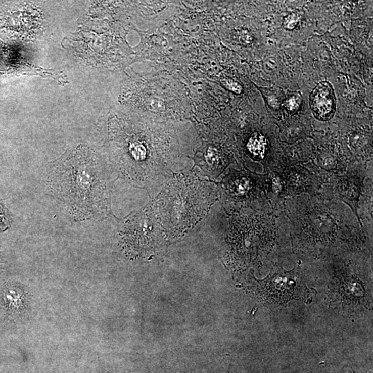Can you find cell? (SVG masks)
Returning <instances> with one entry per match:
<instances>
[{
    "instance_id": "6da1fadb",
    "label": "cell",
    "mask_w": 373,
    "mask_h": 373,
    "mask_svg": "<svg viewBox=\"0 0 373 373\" xmlns=\"http://www.w3.org/2000/svg\"><path fill=\"white\" fill-rule=\"evenodd\" d=\"M49 189L75 219H96L110 210L108 182L96 156L80 145L51 165Z\"/></svg>"
},
{
    "instance_id": "7a4b0ae2",
    "label": "cell",
    "mask_w": 373,
    "mask_h": 373,
    "mask_svg": "<svg viewBox=\"0 0 373 373\" xmlns=\"http://www.w3.org/2000/svg\"><path fill=\"white\" fill-rule=\"evenodd\" d=\"M209 186L190 176L169 182L156 203L164 228L173 235L181 233L206 214L212 202Z\"/></svg>"
},
{
    "instance_id": "3957f363",
    "label": "cell",
    "mask_w": 373,
    "mask_h": 373,
    "mask_svg": "<svg viewBox=\"0 0 373 373\" xmlns=\"http://www.w3.org/2000/svg\"><path fill=\"white\" fill-rule=\"evenodd\" d=\"M229 236L239 250L256 257L266 251L274 239L273 224L269 218L260 214H246L231 223Z\"/></svg>"
},
{
    "instance_id": "277c9868",
    "label": "cell",
    "mask_w": 373,
    "mask_h": 373,
    "mask_svg": "<svg viewBox=\"0 0 373 373\" xmlns=\"http://www.w3.org/2000/svg\"><path fill=\"white\" fill-rule=\"evenodd\" d=\"M258 291L266 303L286 304L293 299H309L312 296L299 269L288 271L276 267L263 280L258 281Z\"/></svg>"
},
{
    "instance_id": "5b68a950",
    "label": "cell",
    "mask_w": 373,
    "mask_h": 373,
    "mask_svg": "<svg viewBox=\"0 0 373 373\" xmlns=\"http://www.w3.org/2000/svg\"><path fill=\"white\" fill-rule=\"evenodd\" d=\"M122 235L126 248L137 254L152 253L163 240L159 225L146 211L128 218L122 228Z\"/></svg>"
},
{
    "instance_id": "8992f818",
    "label": "cell",
    "mask_w": 373,
    "mask_h": 373,
    "mask_svg": "<svg viewBox=\"0 0 373 373\" xmlns=\"http://www.w3.org/2000/svg\"><path fill=\"white\" fill-rule=\"evenodd\" d=\"M297 218L295 225L299 235L314 242L336 237L343 225L331 209L314 203L301 210Z\"/></svg>"
},
{
    "instance_id": "52a82bcc",
    "label": "cell",
    "mask_w": 373,
    "mask_h": 373,
    "mask_svg": "<svg viewBox=\"0 0 373 373\" xmlns=\"http://www.w3.org/2000/svg\"><path fill=\"white\" fill-rule=\"evenodd\" d=\"M336 97L333 86L327 81L319 82L310 95V106L314 116L321 121H328L336 111Z\"/></svg>"
},
{
    "instance_id": "ba28073f",
    "label": "cell",
    "mask_w": 373,
    "mask_h": 373,
    "mask_svg": "<svg viewBox=\"0 0 373 373\" xmlns=\"http://www.w3.org/2000/svg\"><path fill=\"white\" fill-rule=\"evenodd\" d=\"M337 189L339 197L343 202L349 205L352 212L357 216L360 225V218L358 214L359 197L362 192L363 180L359 175L348 174L337 178Z\"/></svg>"
},
{
    "instance_id": "9c48e42d",
    "label": "cell",
    "mask_w": 373,
    "mask_h": 373,
    "mask_svg": "<svg viewBox=\"0 0 373 373\" xmlns=\"http://www.w3.org/2000/svg\"><path fill=\"white\" fill-rule=\"evenodd\" d=\"M219 153L215 149H209L205 154L204 161H202L203 164L200 166L210 174H220L225 167V164L222 161Z\"/></svg>"
},
{
    "instance_id": "30bf717a",
    "label": "cell",
    "mask_w": 373,
    "mask_h": 373,
    "mask_svg": "<svg viewBox=\"0 0 373 373\" xmlns=\"http://www.w3.org/2000/svg\"><path fill=\"white\" fill-rule=\"evenodd\" d=\"M229 189L231 194L238 197H248L253 188V182L247 176L239 175L231 178Z\"/></svg>"
},
{
    "instance_id": "8fae6325",
    "label": "cell",
    "mask_w": 373,
    "mask_h": 373,
    "mask_svg": "<svg viewBox=\"0 0 373 373\" xmlns=\"http://www.w3.org/2000/svg\"><path fill=\"white\" fill-rule=\"evenodd\" d=\"M248 148L249 152L253 157L264 158L267 149L266 138L259 133L254 134L249 141Z\"/></svg>"
},
{
    "instance_id": "7c38bea8",
    "label": "cell",
    "mask_w": 373,
    "mask_h": 373,
    "mask_svg": "<svg viewBox=\"0 0 373 373\" xmlns=\"http://www.w3.org/2000/svg\"><path fill=\"white\" fill-rule=\"evenodd\" d=\"M11 219L8 211L0 202V231H5L10 226Z\"/></svg>"
},
{
    "instance_id": "4fadbf2b",
    "label": "cell",
    "mask_w": 373,
    "mask_h": 373,
    "mask_svg": "<svg viewBox=\"0 0 373 373\" xmlns=\"http://www.w3.org/2000/svg\"><path fill=\"white\" fill-rule=\"evenodd\" d=\"M299 105H300V101L299 97L296 96H292L289 99L287 100L286 103V107L290 112H295L298 110Z\"/></svg>"
},
{
    "instance_id": "5bb4252c",
    "label": "cell",
    "mask_w": 373,
    "mask_h": 373,
    "mask_svg": "<svg viewBox=\"0 0 373 373\" xmlns=\"http://www.w3.org/2000/svg\"><path fill=\"white\" fill-rule=\"evenodd\" d=\"M298 18L295 14H290L284 18V26L286 29H293L297 26Z\"/></svg>"
}]
</instances>
